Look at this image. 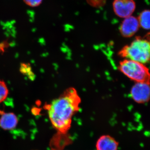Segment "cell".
<instances>
[{"label":"cell","instance_id":"1","mask_svg":"<svg viewBox=\"0 0 150 150\" xmlns=\"http://www.w3.org/2000/svg\"><path fill=\"white\" fill-rule=\"evenodd\" d=\"M81 99L74 87L67 88L47 107L48 116L54 128L66 134L71 128L73 116L80 110Z\"/></svg>","mask_w":150,"mask_h":150},{"label":"cell","instance_id":"2","mask_svg":"<svg viewBox=\"0 0 150 150\" xmlns=\"http://www.w3.org/2000/svg\"><path fill=\"white\" fill-rule=\"evenodd\" d=\"M150 45L149 40L137 37L129 45L124 46L118 52L121 57L142 64L150 61Z\"/></svg>","mask_w":150,"mask_h":150},{"label":"cell","instance_id":"3","mask_svg":"<svg viewBox=\"0 0 150 150\" xmlns=\"http://www.w3.org/2000/svg\"><path fill=\"white\" fill-rule=\"evenodd\" d=\"M121 72L136 83L150 82L149 70L145 64L124 59L118 66Z\"/></svg>","mask_w":150,"mask_h":150},{"label":"cell","instance_id":"4","mask_svg":"<svg viewBox=\"0 0 150 150\" xmlns=\"http://www.w3.org/2000/svg\"><path fill=\"white\" fill-rule=\"evenodd\" d=\"M150 82L136 83L130 91L131 98L139 104L146 103L150 99Z\"/></svg>","mask_w":150,"mask_h":150},{"label":"cell","instance_id":"5","mask_svg":"<svg viewBox=\"0 0 150 150\" xmlns=\"http://www.w3.org/2000/svg\"><path fill=\"white\" fill-rule=\"evenodd\" d=\"M112 7L117 16L125 18L132 16L136 9V4L134 0H114Z\"/></svg>","mask_w":150,"mask_h":150},{"label":"cell","instance_id":"6","mask_svg":"<svg viewBox=\"0 0 150 150\" xmlns=\"http://www.w3.org/2000/svg\"><path fill=\"white\" fill-rule=\"evenodd\" d=\"M139 28L138 18L131 16L124 18L122 22L120 28V33L123 37H131L137 33Z\"/></svg>","mask_w":150,"mask_h":150},{"label":"cell","instance_id":"7","mask_svg":"<svg viewBox=\"0 0 150 150\" xmlns=\"http://www.w3.org/2000/svg\"><path fill=\"white\" fill-rule=\"evenodd\" d=\"M0 127L5 130H12L18 122L17 117L13 112H6L0 110Z\"/></svg>","mask_w":150,"mask_h":150},{"label":"cell","instance_id":"8","mask_svg":"<svg viewBox=\"0 0 150 150\" xmlns=\"http://www.w3.org/2000/svg\"><path fill=\"white\" fill-rule=\"evenodd\" d=\"M118 146V142L109 135L100 137L96 144L97 150H117Z\"/></svg>","mask_w":150,"mask_h":150},{"label":"cell","instance_id":"9","mask_svg":"<svg viewBox=\"0 0 150 150\" xmlns=\"http://www.w3.org/2000/svg\"><path fill=\"white\" fill-rule=\"evenodd\" d=\"M150 12L149 10H145L141 13L138 18L140 27L143 29L149 30L150 29Z\"/></svg>","mask_w":150,"mask_h":150},{"label":"cell","instance_id":"10","mask_svg":"<svg viewBox=\"0 0 150 150\" xmlns=\"http://www.w3.org/2000/svg\"><path fill=\"white\" fill-rule=\"evenodd\" d=\"M20 72L22 74L27 76L30 79H33L35 77L34 74L33 72L31 67L29 64H21Z\"/></svg>","mask_w":150,"mask_h":150},{"label":"cell","instance_id":"11","mask_svg":"<svg viewBox=\"0 0 150 150\" xmlns=\"http://www.w3.org/2000/svg\"><path fill=\"white\" fill-rule=\"evenodd\" d=\"M8 93V89L5 82L0 80V103L5 100Z\"/></svg>","mask_w":150,"mask_h":150},{"label":"cell","instance_id":"12","mask_svg":"<svg viewBox=\"0 0 150 150\" xmlns=\"http://www.w3.org/2000/svg\"><path fill=\"white\" fill-rule=\"evenodd\" d=\"M27 4L31 6H36L40 4L42 0H24Z\"/></svg>","mask_w":150,"mask_h":150}]
</instances>
